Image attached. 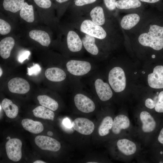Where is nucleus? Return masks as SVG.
Returning <instances> with one entry per match:
<instances>
[{"label": "nucleus", "instance_id": "f257e3e1", "mask_svg": "<svg viewBox=\"0 0 163 163\" xmlns=\"http://www.w3.org/2000/svg\"><path fill=\"white\" fill-rule=\"evenodd\" d=\"M108 81L115 92H120L123 91L126 86V78L123 69L119 67L113 68L109 72Z\"/></svg>", "mask_w": 163, "mask_h": 163}, {"label": "nucleus", "instance_id": "f03ea898", "mask_svg": "<svg viewBox=\"0 0 163 163\" xmlns=\"http://www.w3.org/2000/svg\"><path fill=\"white\" fill-rule=\"evenodd\" d=\"M80 30L86 34L100 39H104L107 36L106 32L102 27L90 20L83 21L80 26Z\"/></svg>", "mask_w": 163, "mask_h": 163}, {"label": "nucleus", "instance_id": "7ed1b4c3", "mask_svg": "<svg viewBox=\"0 0 163 163\" xmlns=\"http://www.w3.org/2000/svg\"><path fill=\"white\" fill-rule=\"evenodd\" d=\"M22 142L17 138L9 140L5 144L7 155L8 158L14 161H19L22 155L21 147Z\"/></svg>", "mask_w": 163, "mask_h": 163}, {"label": "nucleus", "instance_id": "20e7f679", "mask_svg": "<svg viewBox=\"0 0 163 163\" xmlns=\"http://www.w3.org/2000/svg\"><path fill=\"white\" fill-rule=\"evenodd\" d=\"M66 66L70 73L77 76L87 74L91 68V64L88 62L75 60L68 61Z\"/></svg>", "mask_w": 163, "mask_h": 163}, {"label": "nucleus", "instance_id": "39448f33", "mask_svg": "<svg viewBox=\"0 0 163 163\" xmlns=\"http://www.w3.org/2000/svg\"><path fill=\"white\" fill-rule=\"evenodd\" d=\"M36 145L43 150L57 152L61 147L60 143L56 139L49 136L39 135L35 138Z\"/></svg>", "mask_w": 163, "mask_h": 163}, {"label": "nucleus", "instance_id": "423d86ee", "mask_svg": "<svg viewBox=\"0 0 163 163\" xmlns=\"http://www.w3.org/2000/svg\"><path fill=\"white\" fill-rule=\"evenodd\" d=\"M9 91L12 93L24 94L28 92L30 89V85L25 79L16 77L11 79L8 84Z\"/></svg>", "mask_w": 163, "mask_h": 163}, {"label": "nucleus", "instance_id": "0eeeda50", "mask_svg": "<svg viewBox=\"0 0 163 163\" xmlns=\"http://www.w3.org/2000/svg\"><path fill=\"white\" fill-rule=\"evenodd\" d=\"M72 126L75 130L85 135L91 134L94 129V125L92 121L87 118L82 117L75 119L72 123Z\"/></svg>", "mask_w": 163, "mask_h": 163}, {"label": "nucleus", "instance_id": "6e6552de", "mask_svg": "<svg viewBox=\"0 0 163 163\" xmlns=\"http://www.w3.org/2000/svg\"><path fill=\"white\" fill-rule=\"evenodd\" d=\"M74 101L77 108L82 112L91 113L95 109V105L93 101L83 94H76L74 97Z\"/></svg>", "mask_w": 163, "mask_h": 163}, {"label": "nucleus", "instance_id": "1a4fd4ad", "mask_svg": "<svg viewBox=\"0 0 163 163\" xmlns=\"http://www.w3.org/2000/svg\"><path fill=\"white\" fill-rule=\"evenodd\" d=\"M148 81L151 87L156 89L163 88V66H157L153 72L148 75Z\"/></svg>", "mask_w": 163, "mask_h": 163}, {"label": "nucleus", "instance_id": "9d476101", "mask_svg": "<svg viewBox=\"0 0 163 163\" xmlns=\"http://www.w3.org/2000/svg\"><path fill=\"white\" fill-rule=\"evenodd\" d=\"M138 41L142 45L150 47L156 50H160L163 48V40L153 37L149 33H143L140 34Z\"/></svg>", "mask_w": 163, "mask_h": 163}, {"label": "nucleus", "instance_id": "9b49d317", "mask_svg": "<svg viewBox=\"0 0 163 163\" xmlns=\"http://www.w3.org/2000/svg\"><path fill=\"white\" fill-rule=\"evenodd\" d=\"M94 85L97 93L101 100L106 101L112 97L113 92L107 83L104 82L101 79H97L95 81Z\"/></svg>", "mask_w": 163, "mask_h": 163}, {"label": "nucleus", "instance_id": "f8f14e48", "mask_svg": "<svg viewBox=\"0 0 163 163\" xmlns=\"http://www.w3.org/2000/svg\"><path fill=\"white\" fill-rule=\"evenodd\" d=\"M68 49L72 52H77L82 49V43L78 34L74 31H69L67 37Z\"/></svg>", "mask_w": 163, "mask_h": 163}, {"label": "nucleus", "instance_id": "ddd939ff", "mask_svg": "<svg viewBox=\"0 0 163 163\" xmlns=\"http://www.w3.org/2000/svg\"><path fill=\"white\" fill-rule=\"evenodd\" d=\"M140 118L142 123V129L145 133H150L155 129L156 123L153 117L148 112L142 111Z\"/></svg>", "mask_w": 163, "mask_h": 163}, {"label": "nucleus", "instance_id": "4468645a", "mask_svg": "<svg viewBox=\"0 0 163 163\" xmlns=\"http://www.w3.org/2000/svg\"><path fill=\"white\" fill-rule=\"evenodd\" d=\"M130 121L126 115L120 114L114 118L112 127V131L115 134H119L122 129H125L129 128L130 126Z\"/></svg>", "mask_w": 163, "mask_h": 163}, {"label": "nucleus", "instance_id": "2eb2a0df", "mask_svg": "<svg viewBox=\"0 0 163 163\" xmlns=\"http://www.w3.org/2000/svg\"><path fill=\"white\" fill-rule=\"evenodd\" d=\"M29 36L31 39L43 46L48 47L50 43V36L45 31L38 30H32L30 31Z\"/></svg>", "mask_w": 163, "mask_h": 163}, {"label": "nucleus", "instance_id": "dca6fc26", "mask_svg": "<svg viewBox=\"0 0 163 163\" xmlns=\"http://www.w3.org/2000/svg\"><path fill=\"white\" fill-rule=\"evenodd\" d=\"M15 44V40L12 37H5L0 42V55L4 59L10 56L11 51Z\"/></svg>", "mask_w": 163, "mask_h": 163}, {"label": "nucleus", "instance_id": "f3484780", "mask_svg": "<svg viewBox=\"0 0 163 163\" xmlns=\"http://www.w3.org/2000/svg\"><path fill=\"white\" fill-rule=\"evenodd\" d=\"M119 150L126 155H130L134 154L136 150V144L133 142L126 139L119 140L117 142Z\"/></svg>", "mask_w": 163, "mask_h": 163}, {"label": "nucleus", "instance_id": "a211bd4d", "mask_svg": "<svg viewBox=\"0 0 163 163\" xmlns=\"http://www.w3.org/2000/svg\"><path fill=\"white\" fill-rule=\"evenodd\" d=\"M45 75L46 78L50 81L59 82L64 80L66 75L62 69L57 67L47 69L45 71Z\"/></svg>", "mask_w": 163, "mask_h": 163}, {"label": "nucleus", "instance_id": "6ab92c4d", "mask_svg": "<svg viewBox=\"0 0 163 163\" xmlns=\"http://www.w3.org/2000/svg\"><path fill=\"white\" fill-rule=\"evenodd\" d=\"M21 123L24 129L33 133H39L42 132L44 129L43 125L40 122L29 119H23Z\"/></svg>", "mask_w": 163, "mask_h": 163}, {"label": "nucleus", "instance_id": "aec40b11", "mask_svg": "<svg viewBox=\"0 0 163 163\" xmlns=\"http://www.w3.org/2000/svg\"><path fill=\"white\" fill-rule=\"evenodd\" d=\"M1 105L6 115L9 118L13 119L17 116L18 108L10 100L5 98L2 101Z\"/></svg>", "mask_w": 163, "mask_h": 163}, {"label": "nucleus", "instance_id": "412c9836", "mask_svg": "<svg viewBox=\"0 0 163 163\" xmlns=\"http://www.w3.org/2000/svg\"><path fill=\"white\" fill-rule=\"evenodd\" d=\"M140 19L139 16L136 14H127L122 18L120 22L121 26L125 30H130L138 23Z\"/></svg>", "mask_w": 163, "mask_h": 163}, {"label": "nucleus", "instance_id": "4be33fe9", "mask_svg": "<svg viewBox=\"0 0 163 163\" xmlns=\"http://www.w3.org/2000/svg\"><path fill=\"white\" fill-rule=\"evenodd\" d=\"M20 15L26 22L29 23L33 22L34 20L33 6L25 1L20 10Z\"/></svg>", "mask_w": 163, "mask_h": 163}, {"label": "nucleus", "instance_id": "5701e85b", "mask_svg": "<svg viewBox=\"0 0 163 163\" xmlns=\"http://www.w3.org/2000/svg\"><path fill=\"white\" fill-rule=\"evenodd\" d=\"M90 15L92 21L99 26L103 25L105 22V18L103 8L100 6L94 7L91 11Z\"/></svg>", "mask_w": 163, "mask_h": 163}, {"label": "nucleus", "instance_id": "b1692460", "mask_svg": "<svg viewBox=\"0 0 163 163\" xmlns=\"http://www.w3.org/2000/svg\"><path fill=\"white\" fill-rule=\"evenodd\" d=\"M82 42L88 52L93 55H97L98 53V50L95 43L94 37L86 34L82 39Z\"/></svg>", "mask_w": 163, "mask_h": 163}, {"label": "nucleus", "instance_id": "393cba45", "mask_svg": "<svg viewBox=\"0 0 163 163\" xmlns=\"http://www.w3.org/2000/svg\"><path fill=\"white\" fill-rule=\"evenodd\" d=\"M32 111L35 117L44 119L53 120L55 116L53 112L43 106H37Z\"/></svg>", "mask_w": 163, "mask_h": 163}, {"label": "nucleus", "instance_id": "a878e982", "mask_svg": "<svg viewBox=\"0 0 163 163\" xmlns=\"http://www.w3.org/2000/svg\"><path fill=\"white\" fill-rule=\"evenodd\" d=\"M25 0H3V7L5 10L15 13L21 9Z\"/></svg>", "mask_w": 163, "mask_h": 163}, {"label": "nucleus", "instance_id": "bb28decb", "mask_svg": "<svg viewBox=\"0 0 163 163\" xmlns=\"http://www.w3.org/2000/svg\"><path fill=\"white\" fill-rule=\"evenodd\" d=\"M37 99L41 105L52 110L56 111L58 108L57 102L47 95H39L37 97Z\"/></svg>", "mask_w": 163, "mask_h": 163}, {"label": "nucleus", "instance_id": "cd10ccee", "mask_svg": "<svg viewBox=\"0 0 163 163\" xmlns=\"http://www.w3.org/2000/svg\"><path fill=\"white\" fill-rule=\"evenodd\" d=\"M141 5L139 0H118L115 3L116 7L121 9L136 8L140 7Z\"/></svg>", "mask_w": 163, "mask_h": 163}, {"label": "nucleus", "instance_id": "c85d7f7f", "mask_svg": "<svg viewBox=\"0 0 163 163\" xmlns=\"http://www.w3.org/2000/svg\"><path fill=\"white\" fill-rule=\"evenodd\" d=\"M113 122L112 118L110 116H107L104 118L98 129L100 136H104L109 133V130L112 128Z\"/></svg>", "mask_w": 163, "mask_h": 163}, {"label": "nucleus", "instance_id": "c756f323", "mask_svg": "<svg viewBox=\"0 0 163 163\" xmlns=\"http://www.w3.org/2000/svg\"><path fill=\"white\" fill-rule=\"evenodd\" d=\"M149 34L153 37L163 40V26L157 24L150 25Z\"/></svg>", "mask_w": 163, "mask_h": 163}, {"label": "nucleus", "instance_id": "7c9ffc66", "mask_svg": "<svg viewBox=\"0 0 163 163\" xmlns=\"http://www.w3.org/2000/svg\"><path fill=\"white\" fill-rule=\"evenodd\" d=\"M11 29L10 24L2 19H0V34L2 35H5L9 33Z\"/></svg>", "mask_w": 163, "mask_h": 163}, {"label": "nucleus", "instance_id": "2f4dec72", "mask_svg": "<svg viewBox=\"0 0 163 163\" xmlns=\"http://www.w3.org/2000/svg\"><path fill=\"white\" fill-rule=\"evenodd\" d=\"M35 4L38 7L43 9H48L52 5L51 0H33Z\"/></svg>", "mask_w": 163, "mask_h": 163}, {"label": "nucleus", "instance_id": "473e14b6", "mask_svg": "<svg viewBox=\"0 0 163 163\" xmlns=\"http://www.w3.org/2000/svg\"><path fill=\"white\" fill-rule=\"evenodd\" d=\"M155 109L158 113H163V91L160 92L158 94Z\"/></svg>", "mask_w": 163, "mask_h": 163}, {"label": "nucleus", "instance_id": "72a5a7b5", "mask_svg": "<svg viewBox=\"0 0 163 163\" xmlns=\"http://www.w3.org/2000/svg\"><path fill=\"white\" fill-rule=\"evenodd\" d=\"M98 0H75L74 5L78 7L94 4L96 3Z\"/></svg>", "mask_w": 163, "mask_h": 163}, {"label": "nucleus", "instance_id": "f704fd0d", "mask_svg": "<svg viewBox=\"0 0 163 163\" xmlns=\"http://www.w3.org/2000/svg\"><path fill=\"white\" fill-rule=\"evenodd\" d=\"M41 68L40 66L37 64H35L27 68V74L29 75H37L40 72Z\"/></svg>", "mask_w": 163, "mask_h": 163}, {"label": "nucleus", "instance_id": "c9c22d12", "mask_svg": "<svg viewBox=\"0 0 163 163\" xmlns=\"http://www.w3.org/2000/svg\"><path fill=\"white\" fill-rule=\"evenodd\" d=\"M106 7L109 10L113 11L116 7L115 5L116 0H103Z\"/></svg>", "mask_w": 163, "mask_h": 163}, {"label": "nucleus", "instance_id": "e433bc0d", "mask_svg": "<svg viewBox=\"0 0 163 163\" xmlns=\"http://www.w3.org/2000/svg\"><path fill=\"white\" fill-rule=\"evenodd\" d=\"M156 101L152 99L148 98L146 99L145 102V106L150 109H152L155 107Z\"/></svg>", "mask_w": 163, "mask_h": 163}, {"label": "nucleus", "instance_id": "4c0bfd02", "mask_svg": "<svg viewBox=\"0 0 163 163\" xmlns=\"http://www.w3.org/2000/svg\"><path fill=\"white\" fill-rule=\"evenodd\" d=\"M30 54V52L26 51L21 55L18 58V60L20 62H23L24 60L28 58Z\"/></svg>", "mask_w": 163, "mask_h": 163}, {"label": "nucleus", "instance_id": "58836bf2", "mask_svg": "<svg viewBox=\"0 0 163 163\" xmlns=\"http://www.w3.org/2000/svg\"><path fill=\"white\" fill-rule=\"evenodd\" d=\"M62 124L65 127L68 128H72V123L69 118H64L62 121Z\"/></svg>", "mask_w": 163, "mask_h": 163}, {"label": "nucleus", "instance_id": "ea45409f", "mask_svg": "<svg viewBox=\"0 0 163 163\" xmlns=\"http://www.w3.org/2000/svg\"><path fill=\"white\" fill-rule=\"evenodd\" d=\"M158 140L160 143L163 144V128L160 132L158 137Z\"/></svg>", "mask_w": 163, "mask_h": 163}, {"label": "nucleus", "instance_id": "a19ab883", "mask_svg": "<svg viewBox=\"0 0 163 163\" xmlns=\"http://www.w3.org/2000/svg\"><path fill=\"white\" fill-rule=\"evenodd\" d=\"M61 126L63 129L67 133H72L73 132V127L71 128H68L65 127L62 123L61 125Z\"/></svg>", "mask_w": 163, "mask_h": 163}, {"label": "nucleus", "instance_id": "79ce46f5", "mask_svg": "<svg viewBox=\"0 0 163 163\" xmlns=\"http://www.w3.org/2000/svg\"><path fill=\"white\" fill-rule=\"evenodd\" d=\"M71 0H55L56 3L59 4H62L69 2Z\"/></svg>", "mask_w": 163, "mask_h": 163}, {"label": "nucleus", "instance_id": "37998d69", "mask_svg": "<svg viewBox=\"0 0 163 163\" xmlns=\"http://www.w3.org/2000/svg\"><path fill=\"white\" fill-rule=\"evenodd\" d=\"M141 1L150 3H153L157 2L160 0H140Z\"/></svg>", "mask_w": 163, "mask_h": 163}, {"label": "nucleus", "instance_id": "c03bdc74", "mask_svg": "<svg viewBox=\"0 0 163 163\" xmlns=\"http://www.w3.org/2000/svg\"><path fill=\"white\" fill-rule=\"evenodd\" d=\"M46 162L41 160H37L34 161L33 163H46Z\"/></svg>", "mask_w": 163, "mask_h": 163}, {"label": "nucleus", "instance_id": "a18cd8bd", "mask_svg": "<svg viewBox=\"0 0 163 163\" xmlns=\"http://www.w3.org/2000/svg\"><path fill=\"white\" fill-rule=\"evenodd\" d=\"M47 134L49 136H52L53 135V133L51 131H49L47 133Z\"/></svg>", "mask_w": 163, "mask_h": 163}, {"label": "nucleus", "instance_id": "49530a36", "mask_svg": "<svg viewBox=\"0 0 163 163\" xmlns=\"http://www.w3.org/2000/svg\"><path fill=\"white\" fill-rule=\"evenodd\" d=\"M2 74V71L1 67L0 68V76L1 77Z\"/></svg>", "mask_w": 163, "mask_h": 163}, {"label": "nucleus", "instance_id": "de8ad7c7", "mask_svg": "<svg viewBox=\"0 0 163 163\" xmlns=\"http://www.w3.org/2000/svg\"><path fill=\"white\" fill-rule=\"evenodd\" d=\"M11 139V138H10V136H8L7 138H6V139H7V140H9Z\"/></svg>", "mask_w": 163, "mask_h": 163}, {"label": "nucleus", "instance_id": "09e8293b", "mask_svg": "<svg viewBox=\"0 0 163 163\" xmlns=\"http://www.w3.org/2000/svg\"><path fill=\"white\" fill-rule=\"evenodd\" d=\"M155 55H153L152 56V57L153 58H155Z\"/></svg>", "mask_w": 163, "mask_h": 163}, {"label": "nucleus", "instance_id": "8fccbe9b", "mask_svg": "<svg viewBox=\"0 0 163 163\" xmlns=\"http://www.w3.org/2000/svg\"><path fill=\"white\" fill-rule=\"evenodd\" d=\"M142 73H143V74H145V72L144 71H143L142 72Z\"/></svg>", "mask_w": 163, "mask_h": 163}, {"label": "nucleus", "instance_id": "3c124183", "mask_svg": "<svg viewBox=\"0 0 163 163\" xmlns=\"http://www.w3.org/2000/svg\"><path fill=\"white\" fill-rule=\"evenodd\" d=\"M160 153H161V154H162L163 153L162 152H160Z\"/></svg>", "mask_w": 163, "mask_h": 163}, {"label": "nucleus", "instance_id": "603ef678", "mask_svg": "<svg viewBox=\"0 0 163 163\" xmlns=\"http://www.w3.org/2000/svg\"><path fill=\"white\" fill-rule=\"evenodd\" d=\"M136 72H135V74H136Z\"/></svg>", "mask_w": 163, "mask_h": 163}]
</instances>
